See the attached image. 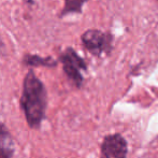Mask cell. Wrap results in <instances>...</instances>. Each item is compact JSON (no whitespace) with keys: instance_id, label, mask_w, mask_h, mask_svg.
Instances as JSON below:
<instances>
[{"instance_id":"cell-2","label":"cell","mask_w":158,"mask_h":158,"mask_svg":"<svg viewBox=\"0 0 158 158\" xmlns=\"http://www.w3.org/2000/svg\"><path fill=\"white\" fill-rule=\"evenodd\" d=\"M60 61L63 64L64 72L68 77V79L80 88L83 85L84 77L82 74V71H86L87 66L84 59L77 55L73 48H68L66 51L61 54Z\"/></svg>"},{"instance_id":"cell-5","label":"cell","mask_w":158,"mask_h":158,"mask_svg":"<svg viewBox=\"0 0 158 158\" xmlns=\"http://www.w3.org/2000/svg\"><path fill=\"white\" fill-rule=\"evenodd\" d=\"M14 142L8 128L0 122V158H13Z\"/></svg>"},{"instance_id":"cell-7","label":"cell","mask_w":158,"mask_h":158,"mask_svg":"<svg viewBox=\"0 0 158 158\" xmlns=\"http://www.w3.org/2000/svg\"><path fill=\"white\" fill-rule=\"evenodd\" d=\"M87 0H64V6L60 13V16H64L70 13H81L82 6Z\"/></svg>"},{"instance_id":"cell-3","label":"cell","mask_w":158,"mask_h":158,"mask_svg":"<svg viewBox=\"0 0 158 158\" xmlns=\"http://www.w3.org/2000/svg\"><path fill=\"white\" fill-rule=\"evenodd\" d=\"M82 43L88 52L99 57L111 51L112 37L100 30H87L82 35Z\"/></svg>"},{"instance_id":"cell-1","label":"cell","mask_w":158,"mask_h":158,"mask_svg":"<svg viewBox=\"0 0 158 158\" xmlns=\"http://www.w3.org/2000/svg\"><path fill=\"white\" fill-rule=\"evenodd\" d=\"M21 108L30 128H39L45 118L48 94L44 84L32 70L26 74L23 83Z\"/></svg>"},{"instance_id":"cell-4","label":"cell","mask_w":158,"mask_h":158,"mask_svg":"<svg viewBox=\"0 0 158 158\" xmlns=\"http://www.w3.org/2000/svg\"><path fill=\"white\" fill-rule=\"evenodd\" d=\"M128 142L121 133L106 135L100 145V158H127Z\"/></svg>"},{"instance_id":"cell-6","label":"cell","mask_w":158,"mask_h":158,"mask_svg":"<svg viewBox=\"0 0 158 158\" xmlns=\"http://www.w3.org/2000/svg\"><path fill=\"white\" fill-rule=\"evenodd\" d=\"M24 63L27 66L31 67H55L57 64V61L54 60L52 57H40L38 55H26L25 58H24Z\"/></svg>"}]
</instances>
